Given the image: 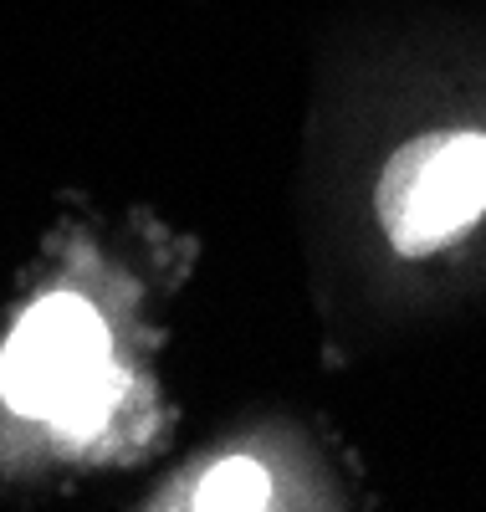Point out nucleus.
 <instances>
[{
  "label": "nucleus",
  "instance_id": "f257e3e1",
  "mask_svg": "<svg viewBox=\"0 0 486 512\" xmlns=\"http://www.w3.org/2000/svg\"><path fill=\"white\" fill-rule=\"evenodd\" d=\"M103 318L72 292H52L6 338L0 395L11 410L52 420L57 431H93L118 395Z\"/></svg>",
  "mask_w": 486,
  "mask_h": 512
},
{
  "label": "nucleus",
  "instance_id": "f03ea898",
  "mask_svg": "<svg viewBox=\"0 0 486 512\" xmlns=\"http://www.w3.org/2000/svg\"><path fill=\"white\" fill-rule=\"evenodd\" d=\"M374 210L400 256H430L456 241L486 210V134H420L394 149Z\"/></svg>",
  "mask_w": 486,
  "mask_h": 512
},
{
  "label": "nucleus",
  "instance_id": "7ed1b4c3",
  "mask_svg": "<svg viewBox=\"0 0 486 512\" xmlns=\"http://www.w3.org/2000/svg\"><path fill=\"white\" fill-rule=\"evenodd\" d=\"M272 482L251 456H226L215 472L200 477V487L190 492V507H267Z\"/></svg>",
  "mask_w": 486,
  "mask_h": 512
}]
</instances>
